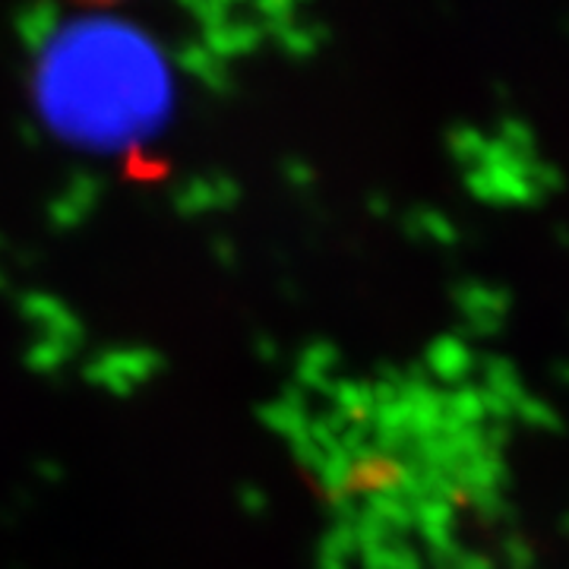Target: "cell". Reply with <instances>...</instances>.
I'll use <instances>...</instances> for the list:
<instances>
[]
</instances>
